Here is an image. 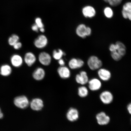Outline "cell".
<instances>
[{
	"label": "cell",
	"mask_w": 131,
	"mask_h": 131,
	"mask_svg": "<svg viewBox=\"0 0 131 131\" xmlns=\"http://www.w3.org/2000/svg\"><path fill=\"white\" fill-rule=\"evenodd\" d=\"M87 64L90 69L92 70L100 69L103 64L101 60L95 56H92L89 57L88 60Z\"/></svg>",
	"instance_id": "1"
},
{
	"label": "cell",
	"mask_w": 131,
	"mask_h": 131,
	"mask_svg": "<svg viewBox=\"0 0 131 131\" xmlns=\"http://www.w3.org/2000/svg\"><path fill=\"white\" fill-rule=\"evenodd\" d=\"M76 31L79 37L84 39L91 35L92 30L90 27H86L85 24H82L78 26Z\"/></svg>",
	"instance_id": "2"
},
{
	"label": "cell",
	"mask_w": 131,
	"mask_h": 131,
	"mask_svg": "<svg viewBox=\"0 0 131 131\" xmlns=\"http://www.w3.org/2000/svg\"><path fill=\"white\" fill-rule=\"evenodd\" d=\"M14 103L16 106L22 109L27 107L29 104L28 99L24 96H17L15 98Z\"/></svg>",
	"instance_id": "3"
},
{
	"label": "cell",
	"mask_w": 131,
	"mask_h": 131,
	"mask_svg": "<svg viewBox=\"0 0 131 131\" xmlns=\"http://www.w3.org/2000/svg\"><path fill=\"white\" fill-rule=\"evenodd\" d=\"M48 41L47 37L43 35H39L34 42V46L38 49H42L46 46Z\"/></svg>",
	"instance_id": "4"
},
{
	"label": "cell",
	"mask_w": 131,
	"mask_h": 131,
	"mask_svg": "<svg viewBox=\"0 0 131 131\" xmlns=\"http://www.w3.org/2000/svg\"><path fill=\"white\" fill-rule=\"evenodd\" d=\"M100 99L103 104H111L113 100V96L110 92L105 91L100 95Z\"/></svg>",
	"instance_id": "5"
},
{
	"label": "cell",
	"mask_w": 131,
	"mask_h": 131,
	"mask_svg": "<svg viewBox=\"0 0 131 131\" xmlns=\"http://www.w3.org/2000/svg\"><path fill=\"white\" fill-rule=\"evenodd\" d=\"M96 118L98 124L100 125H107L110 121V117L104 112H101L96 115Z\"/></svg>",
	"instance_id": "6"
},
{
	"label": "cell",
	"mask_w": 131,
	"mask_h": 131,
	"mask_svg": "<svg viewBox=\"0 0 131 131\" xmlns=\"http://www.w3.org/2000/svg\"><path fill=\"white\" fill-rule=\"evenodd\" d=\"M38 59L40 63L45 66L49 65L51 63V57L47 52H42L39 54Z\"/></svg>",
	"instance_id": "7"
},
{
	"label": "cell",
	"mask_w": 131,
	"mask_h": 131,
	"mask_svg": "<svg viewBox=\"0 0 131 131\" xmlns=\"http://www.w3.org/2000/svg\"><path fill=\"white\" fill-rule=\"evenodd\" d=\"M84 63V61L81 59L73 58L70 60L68 65L70 69L74 70L82 68Z\"/></svg>",
	"instance_id": "8"
},
{
	"label": "cell",
	"mask_w": 131,
	"mask_h": 131,
	"mask_svg": "<svg viewBox=\"0 0 131 131\" xmlns=\"http://www.w3.org/2000/svg\"><path fill=\"white\" fill-rule=\"evenodd\" d=\"M75 79L77 83L82 85L86 84L89 81L87 73L84 71H81L79 74H77Z\"/></svg>",
	"instance_id": "9"
},
{
	"label": "cell",
	"mask_w": 131,
	"mask_h": 131,
	"mask_svg": "<svg viewBox=\"0 0 131 131\" xmlns=\"http://www.w3.org/2000/svg\"><path fill=\"white\" fill-rule=\"evenodd\" d=\"M88 83L89 89L92 91H98L102 86V83L100 81L96 78L91 79L88 81Z\"/></svg>",
	"instance_id": "10"
},
{
	"label": "cell",
	"mask_w": 131,
	"mask_h": 131,
	"mask_svg": "<svg viewBox=\"0 0 131 131\" xmlns=\"http://www.w3.org/2000/svg\"><path fill=\"white\" fill-rule=\"evenodd\" d=\"M79 117V114L77 110L71 108L69 110L67 114V119L70 122H75L78 120Z\"/></svg>",
	"instance_id": "11"
},
{
	"label": "cell",
	"mask_w": 131,
	"mask_h": 131,
	"mask_svg": "<svg viewBox=\"0 0 131 131\" xmlns=\"http://www.w3.org/2000/svg\"><path fill=\"white\" fill-rule=\"evenodd\" d=\"M30 106L31 108L34 111L41 110L43 106V101L40 98H35L31 101Z\"/></svg>",
	"instance_id": "12"
},
{
	"label": "cell",
	"mask_w": 131,
	"mask_h": 131,
	"mask_svg": "<svg viewBox=\"0 0 131 131\" xmlns=\"http://www.w3.org/2000/svg\"><path fill=\"white\" fill-rule=\"evenodd\" d=\"M98 74L100 79L104 81H108L111 76V72L104 68H100L98 71Z\"/></svg>",
	"instance_id": "13"
},
{
	"label": "cell",
	"mask_w": 131,
	"mask_h": 131,
	"mask_svg": "<svg viewBox=\"0 0 131 131\" xmlns=\"http://www.w3.org/2000/svg\"><path fill=\"white\" fill-rule=\"evenodd\" d=\"M122 15L124 18L131 21V2L125 3L123 7Z\"/></svg>",
	"instance_id": "14"
},
{
	"label": "cell",
	"mask_w": 131,
	"mask_h": 131,
	"mask_svg": "<svg viewBox=\"0 0 131 131\" xmlns=\"http://www.w3.org/2000/svg\"><path fill=\"white\" fill-rule=\"evenodd\" d=\"M57 72L60 77L66 79L70 77L71 73L69 69L64 66H60L57 69Z\"/></svg>",
	"instance_id": "15"
},
{
	"label": "cell",
	"mask_w": 131,
	"mask_h": 131,
	"mask_svg": "<svg viewBox=\"0 0 131 131\" xmlns=\"http://www.w3.org/2000/svg\"><path fill=\"white\" fill-rule=\"evenodd\" d=\"M24 61L29 67L32 66L35 63L36 58L34 54L31 52H27L24 57Z\"/></svg>",
	"instance_id": "16"
},
{
	"label": "cell",
	"mask_w": 131,
	"mask_h": 131,
	"mask_svg": "<svg viewBox=\"0 0 131 131\" xmlns=\"http://www.w3.org/2000/svg\"><path fill=\"white\" fill-rule=\"evenodd\" d=\"M45 75V70L41 68H38L34 70L32 73V77L37 81H41L43 79Z\"/></svg>",
	"instance_id": "17"
},
{
	"label": "cell",
	"mask_w": 131,
	"mask_h": 131,
	"mask_svg": "<svg viewBox=\"0 0 131 131\" xmlns=\"http://www.w3.org/2000/svg\"><path fill=\"white\" fill-rule=\"evenodd\" d=\"M82 12L85 17L89 18L94 17L96 13L94 8L91 6H87L83 8Z\"/></svg>",
	"instance_id": "18"
},
{
	"label": "cell",
	"mask_w": 131,
	"mask_h": 131,
	"mask_svg": "<svg viewBox=\"0 0 131 131\" xmlns=\"http://www.w3.org/2000/svg\"><path fill=\"white\" fill-rule=\"evenodd\" d=\"M11 61L13 66L16 68H19L22 65L23 60L22 57L20 55L15 54L11 57Z\"/></svg>",
	"instance_id": "19"
},
{
	"label": "cell",
	"mask_w": 131,
	"mask_h": 131,
	"mask_svg": "<svg viewBox=\"0 0 131 131\" xmlns=\"http://www.w3.org/2000/svg\"><path fill=\"white\" fill-rule=\"evenodd\" d=\"M116 46V51L123 57L126 53V48L125 45L120 41H117L115 43Z\"/></svg>",
	"instance_id": "20"
},
{
	"label": "cell",
	"mask_w": 131,
	"mask_h": 131,
	"mask_svg": "<svg viewBox=\"0 0 131 131\" xmlns=\"http://www.w3.org/2000/svg\"><path fill=\"white\" fill-rule=\"evenodd\" d=\"M12 68L9 65H3L0 68V74L3 76H8L12 72Z\"/></svg>",
	"instance_id": "21"
},
{
	"label": "cell",
	"mask_w": 131,
	"mask_h": 131,
	"mask_svg": "<svg viewBox=\"0 0 131 131\" xmlns=\"http://www.w3.org/2000/svg\"><path fill=\"white\" fill-rule=\"evenodd\" d=\"M65 53L61 49L54 50L53 53V58L56 60H59L62 58L63 56L65 55Z\"/></svg>",
	"instance_id": "22"
},
{
	"label": "cell",
	"mask_w": 131,
	"mask_h": 131,
	"mask_svg": "<svg viewBox=\"0 0 131 131\" xmlns=\"http://www.w3.org/2000/svg\"><path fill=\"white\" fill-rule=\"evenodd\" d=\"M88 90L85 86L80 87L78 89V94L80 97H86L88 94Z\"/></svg>",
	"instance_id": "23"
},
{
	"label": "cell",
	"mask_w": 131,
	"mask_h": 131,
	"mask_svg": "<svg viewBox=\"0 0 131 131\" xmlns=\"http://www.w3.org/2000/svg\"><path fill=\"white\" fill-rule=\"evenodd\" d=\"M19 37L16 34H13L8 39V42L9 45L14 46L16 42L19 41Z\"/></svg>",
	"instance_id": "24"
},
{
	"label": "cell",
	"mask_w": 131,
	"mask_h": 131,
	"mask_svg": "<svg viewBox=\"0 0 131 131\" xmlns=\"http://www.w3.org/2000/svg\"><path fill=\"white\" fill-rule=\"evenodd\" d=\"M104 13L105 15L108 18H111L113 15V12L112 10L109 7H106L105 8Z\"/></svg>",
	"instance_id": "25"
},
{
	"label": "cell",
	"mask_w": 131,
	"mask_h": 131,
	"mask_svg": "<svg viewBox=\"0 0 131 131\" xmlns=\"http://www.w3.org/2000/svg\"><path fill=\"white\" fill-rule=\"evenodd\" d=\"M104 1L106 3H109L111 6H116L121 4L122 0H104Z\"/></svg>",
	"instance_id": "26"
},
{
	"label": "cell",
	"mask_w": 131,
	"mask_h": 131,
	"mask_svg": "<svg viewBox=\"0 0 131 131\" xmlns=\"http://www.w3.org/2000/svg\"><path fill=\"white\" fill-rule=\"evenodd\" d=\"M111 55L113 59L116 61H118L122 59V57L117 51L111 52Z\"/></svg>",
	"instance_id": "27"
},
{
	"label": "cell",
	"mask_w": 131,
	"mask_h": 131,
	"mask_svg": "<svg viewBox=\"0 0 131 131\" xmlns=\"http://www.w3.org/2000/svg\"><path fill=\"white\" fill-rule=\"evenodd\" d=\"M35 24L37 25L39 29L44 28V26L42 22L41 19L40 18H37L36 19Z\"/></svg>",
	"instance_id": "28"
},
{
	"label": "cell",
	"mask_w": 131,
	"mask_h": 131,
	"mask_svg": "<svg viewBox=\"0 0 131 131\" xmlns=\"http://www.w3.org/2000/svg\"><path fill=\"white\" fill-rule=\"evenodd\" d=\"M14 48L16 50H18L21 48L22 47V44L21 42L19 41L16 42L15 45L13 46Z\"/></svg>",
	"instance_id": "29"
},
{
	"label": "cell",
	"mask_w": 131,
	"mask_h": 131,
	"mask_svg": "<svg viewBox=\"0 0 131 131\" xmlns=\"http://www.w3.org/2000/svg\"><path fill=\"white\" fill-rule=\"evenodd\" d=\"M32 29L34 31L36 32H38L39 31V28L36 24H34L32 26Z\"/></svg>",
	"instance_id": "30"
},
{
	"label": "cell",
	"mask_w": 131,
	"mask_h": 131,
	"mask_svg": "<svg viewBox=\"0 0 131 131\" xmlns=\"http://www.w3.org/2000/svg\"><path fill=\"white\" fill-rule=\"evenodd\" d=\"M58 60V63L59 64L60 66H64L65 64V63L64 60L63 59L61 58Z\"/></svg>",
	"instance_id": "31"
},
{
	"label": "cell",
	"mask_w": 131,
	"mask_h": 131,
	"mask_svg": "<svg viewBox=\"0 0 131 131\" xmlns=\"http://www.w3.org/2000/svg\"><path fill=\"white\" fill-rule=\"evenodd\" d=\"M127 110L129 113L131 115V103L129 104L127 106Z\"/></svg>",
	"instance_id": "32"
},
{
	"label": "cell",
	"mask_w": 131,
	"mask_h": 131,
	"mask_svg": "<svg viewBox=\"0 0 131 131\" xmlns=\"http://www.w3.org/2000/svg\"><path fill=\"white\" fill-rule=\"evenodd\" d=\"M3 116H4V115H3V113L2 112L1 109L0 108V119L3 118Z\"/></svg>",
	"instance_id": "33"
},
{
	"label": "cell",
	"mask_w": 131,
	"mask_h": 131,
	"mask_svg": "<svg viewBox=\"0 0 131 131\" xmlns=\"http://www.w3.org/2000/svg\"><path fill=\"white\" fill-rule=\"evenodd\" d=\"M40 30L41 32H45V29H44V28H40Z\"/></svg>",
	"instance_id": "34"
}]
</instances>
